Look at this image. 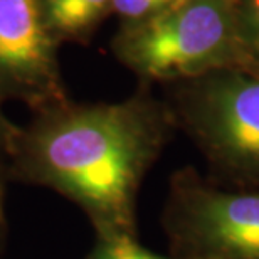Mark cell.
<instances>
[{
  "mask_svg": "<svg viewBox=\"0 0 259 259\" xmlns=\"http://www.w3.org/2000/svg\"><path fill=\"white\" fill-rule=\"evenodd\" d=\"M157 115L138 103L71 111L42 130L37 160L56 187L111 236L128 234L140 179L160 147Z\"/></svg>",
  "mask_w": 259,
  "mask_h": 259,
  "instance_id": "cell-1",
  "label": "cell"
},
{
  "mask_svg": "<svg viewBox=\"0 0 259 259\" xmlns=\"http://www.w3.org/2000/svg\"><path fill=\"white\" fill-rule=\"evenodd\" d=\"M241 48L229 0H179L123 40L130 64L152 77L199 76L229 64Z\"/></svg>",
  "mask_w": 259,
  "mask_h": 259,
  "instance_id": "cell-2",
  "label": "cell"
},
{
  "mask_svg": "<svg viewBox=\"0 0 259 259\" xmlns=\"http://www.w3.org/2000/svg\"><path fill=\"white\" fill-rule=\"evenodd\" d=\"M175 259H259V194L212 189L177 175L167 209Z\"/></svg>",
  "mask_w": 259,
  "mask_h": 259,
  "instance_id": "cell-3",
  "label": "cell"
},
{
  "mask_svg": "<svg viewBox=\"0 0 259 259\" xmlns=\"http://www.w3.org/2000/svg\"><path fill=\"white\" fill-rule=\"evenodd\" d=\"M182 108L221 167L242 180H259V76L212 72L187 91Z\"/></svg>",
  "mask_w": 259,
  "mask_h": 259,
  "instance_id": "cell-4",
  "label": "cell"
},
{
  "mask_svg": "<svg viewBox=\"0 0 259 259\" xmlns=\"http://www.w3.org/2000/svg\"><path fill=\"white\" fill-rule=\"evenodd\" d=\"M51 66V40L39 0H0V69L39 77Z\"/></svg>",
  "mask_w": 259,
  "mask_h": 259,
  "instance_id": "cell-5",
  "label": "cell"
},
{
  "mask_svg": "<svg viewBox=\"0 0 259 259\" xmlns=\"http://www.w3.org/2000/svg\"><path fill=\"white\" fill-rule=\"evenodd\" d=\"M111 0H46L48 22L64 32L88 27Z\"/></svg>",
  "mask_w": 259,
  "mask_h": 259,
  "instance_id": "cell-6",
  "label": "cell"
},
{
  "mask_svg": "<svg viewBox=\"0 0 259 259\" xmlns=\"http://www.w3.org/2000/svg\"><path fill=\"white\" fill-rule=\"evenodd\" d=\"M236 17L241 46L259 56V0H242Z\"/></svg>",
  "mask_w": 259,
  "mask_h": 259,
  "instance_id": "cell-7",
  "label": "cell"
},
{
  "mask_svg": "<svg viewBox=\"0 0 259 259\" xmlns=\"http://www.w3.org/2000/svg\"><path fill=\"white\" fill-rule=\"evenodd\" d=\"M96 259H168V257L153 254V252L138 246L128 234H121V236L108 237V242L101 247Z\"/></svg>",
  "mask_w": 259,
  "mask_h": 259,
  "instance_id": "cell-8",
  "label": "cell"
},
{
  "mask_svg": "<svg viewBox=\"0 0 259 259\" xmlns=\"http://www.w3.org/2000/svg\"><path fill=\"white\" fill-rule=\"evenodd\" d=\"M177 2L179 0H111L113 7L118 12L135 19L150 17V15L162 12Z\"/></svg>",
  "mask_w": 259,
  "mask_h": 259,
  "instance_id": "cell-9",
  "label": "cell"
}]
</instances>
